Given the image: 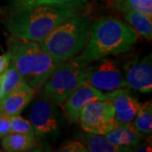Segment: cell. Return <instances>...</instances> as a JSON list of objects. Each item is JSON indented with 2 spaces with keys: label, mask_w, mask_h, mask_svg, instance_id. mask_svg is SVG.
<instances>
[{
  "label": "cell",
  "mask_w": 152,
  "mask_h": 152,
  "mask_svg": "<svg viewBox=\"0 0 152 152\" xmlns=\"http://www.w3.org/2000/svg\"><path fill=\"white\" fill-rule=\"evenodd\" d=\"M10 53L8 51L6 52L5 53L0 55V75L3 74L5 71V69L10 64Z\"/></svg>",
  "instance_id": "24"
},
{
  "label": "cell",
  "mask_w": 152,
  "mask_h": 152,
  "mask_svg": "<svg viewBox=\"0 0 152 152\" xmlns=\"http://www.w3.org/2000/svg\"><path fill=\"white\" fill-rule=\"evenodd\" d=\"M8 52L11 61L34 90L42 86L64 62L57 61L44 52L37 42L10 37Z\"/></svg>",
  "instance_id": "3"
},
{
  "label": "cell",
  "mask_w": 152,
  "mask_h": 152,
  "mask_svg": "<svg viewBox=\"0 0 152 152\" xmlns=\"http://www.w3.org/2000/svg\"><path fill=\"white\" fill-rule=\"evenodd\" d=\"M89 65L82 55L64 62L42 86V97L60 106L78 87L86 84Z\"/></svg>",
  "instance_id": "5"
},
{
  "label": "cell",
  "mask_w": 152,
  "mask_h": 152,
  "mask_svg": "<svg viewBox=\"0 0 152 152\" xmlns=\"http://www.w3.org/2000/svg\"><path fill=\"white\" fill-rule=\"evenodd\" d=\"M58 151L62 152H87L86 147L80 140H71L61 146Z\"/></svg>",
  "instance_id": "22"
},
{
  "label": "cell",
  "mask_w": 152,
  "mask_h": 152,
  "mask_svg": "<svg viewBox=\"0 0 152 152\" xmlns=\"http://www.w3.org/2000/svg\"><path fill=\"white\" fill-rule=\"evenodd\" d=\"M87 0H11L10 10L38 5H85Z\"/></svg>",
  "instance_id": "19"
},
{
  "label": "cell",
  "mask_w": 152,
  "mask_h": 152,
  "mask_svg": "<svg viewBox=\"0 0 152 152\" xmlns=\"http://www.w3.org/2000/svg\"><path fill=\"white\" fill-rule=\"evenodd\" d=\"M34 94L35 90L29 85L20 87L3 97L0 101V111L11 117L20 115L32 101Z\"/></svg>",
  "instance_id": "12"
},
{
  "label": "cell",
  "mask_w": 152,
  "mask_h": 152,
  "mask_svg": "<svg viewBox=\"0 0 152 152\" xmlns=\"http://www.w3.org/2000/svg\"><path fill=\"white\" fill-rule=\"evenodd\" d=\"M99 99L104 100L107 97L102 91L88 84H84L71 93L61 105H63V112L67 119L75 123L78 122L79 115L83 107L88 102Z\"/></svg>",
  "instance_id": "9"
},
{
  "label": "cell",
  "mask_w": 152,
  "mask_h": 152,
  "mask_svg": "<svg viewBox=\"0 0 152 152\" xmlns=\"http://www.w3.org/2000/svg\"><path fill=\"white\" fill-rule=\"evenodd\" d=\"M114 7L122 13L134 10L152 17V0H116Z\"/></svg>",
  "instance_id": "20"
},
{
  "label": "cell",
  "mask_w": 152,
  "mask_h": 152,
  "mask_svg": "<svg viewBox=\"0 0 152 152\" xmlns=\"http://www.w3.org/2000/svg\"><path fill=\"white\" fill-rule=\"evenodd\" d=\"M12 117L9 114L0 111V140L10 133Z\"/></svg>",
  "instance_id": "23"
},
{
  "label": "cell",
  "mask_w": 152,
  "mask_h": 152,
  "mask_svg": "<svg viewBox=\"0 0 152 152\" xmlns=\"http://www.w3.org/2000/svg\"><path fill=\"white\" fill-rule=\"evenodd\" d=\"M78 122L86 133L105 135L118 124L115 120V109L108 99L91 101L83 107Z\"/></svg>",
  "instance_id": "6"
},
{
  "label": "cell",
  "mask_w": 152,
  "mask_h": 152,
  "mask_svg": "<svg viewBox=\"0 0 152 152\" xmlns=\"http://www.w3.org/2000/svg\"><path fill=\"white\" fill-rule=\"evenodd\" d=\"M138 40V33L126 21L104 16L91 23L89 40L82 57L87 64L130 51Z\"/></svg>",
  "instance_id": "2"
},
{
  "label": "cell",
  "mask_w": 152,
  "mask_h": 152,
  "mask_svg": "<svg viewBox=\"0 0 152 152\" xmlns=\"http://www.w3.org/2000/svg\"><path fill=\"white\" fill-rule=\"evenodd\" d=\"M106 96L113 104L115 120L118 125L132 123L143 104L133 96L129 90L124 88L106 93Z\"/></svg>",
  "instance_id": "10"
},
{
  "label": "cell",
  "mask_w": 152,
  "mask_h": 152,
  "mask_svg": "<svg viewBox=\"0 0 152 152\" xmlns=\"http://www.w3.org/2000/svg\"><path fill=\"white\" fill-rule=\"evenodd\" d=\"M37 136L32 134L9 133L1 140V146L4 151H28L37 145Z\"/></svg>",
  "instance_id": "14"
},
{
  "label": "cell",
  "mask_w": 152,
  "mask_h": 152,
  "mask_svg": "<svg viewBox=\"0 0 152 152\" xmlns=\"http://www.w3.org/2000/svg\"><path fill=\"white\" fill-rule=\"evenodd\" d=\"M0 151H1V150H0Z\"/></svg>",
  "instance_id": "27"
},
{
  "label": "cell",
  "mask_w": 152,
  "mask_h": 152,
  "mask_svg": "<svg viewBox=\"0 0 152 152\" xmlns=\"http://www.w3.org/2000/svg\"><path fill=\"white\" fill-rule=\"evenodd\" d=\"M85 5H38L11 10L6 28L14 37L39 42Z\"/></svg>",
  "instance_id": "1"
},
{
  "label": "cell",
  "mask_w": 152,
  "mask_h": 152,
  "mask_svg": "<svg viewBox=\"0 0 152 152\" xmlns=\"http://www.w3.org/2000/svg\"><path fill=\"white\" fill-rule=\"evenodd\" d=\"M123 14L126 22L134 29L136 32L147 40H151L152 17L134 10L125 11Z\"/></svg>",
  "instance_id": "16"
},
{
  "label": "cell",
  "mask_w": 152,
  "mask_h": 152,
  "mask_svg": "<svg viewBox=\"0 0 152 152\" xmlns=\"http://www.w3.org/2000/svg\"><path fill=\"white\" fill-rule=\"evenodd\" d=\"M105 136L115 145L130 150L134 147L138 146L142 140V137L136 130L133 122L117 126L113 130L105 134Z\"/></svg>",
  "instance_id": "13"
},
{
  "label": "cell",
  "mask_w": 152,
  "mask_h": 152,
  "mask_svg": "<svg viewBox=\"0 0 152 152\" xmlns=\"http://www.w3.org/2000/svg\"><path fill=\"white\" fill-rule=\"evenodd\" d=\"M102 1H107V0H102Z\"/></svg>",
  "instance_id": "26"
},
{
  "label": "cell",
  "mask_w": 152,
  "mask_h": 152,
  "mask_svg": "<svg viewBox=\"0 0 152 152\" xmlns=\"http://www.w3.org/2000/svg\"><path fill=\"white\" fill-rule=\"evenodd\" d=\"M86 84L101 91H113L127 87L124 75L118 64L107 57L99 59L94 65H89Z\"/></svg>",
  "instance_id": "7"
},
{
  "label": "cell",
  "mask_w": 152,
  "mask_h": 152,
  "mask_svg": "<svg viewBox=\"0 0 152 152\" xmlns=\"http://www.w3.org/2000/svg\"><path fill=\"white\" fill-rule=\"evenodd\" d=\"M125 80L127 87L142 93L152 91V59L148 55L140 60H135L126 68Z\"/></svg>",
  "instance_id": "11"
},
{
  "label": "cell",
  "mask_w": 152,
  "mask_h": 152,
  "mask_svg": "<svg viewBox=\"0 0 152 152\" xmlns=\"http://www.w3.org/2000/svg\"><path fill=\"white\" fill-rule=\"evenodd\" d=\"M0 82L4 96L19 88L27 85L24 77L17 69L12 61H10L5 71L0 75Z\"/></svg>",
  "instance_id": "17"
},
{
  "label": "cell",
  "mask_w": 152,
  "mask_h": 152,
  "mask_svg": "<svg viewBox=\"0 0 152 152\" xmlns=\"http://www.w3.org/2000/svg\"><path fill=\"white\" fill-rule=\"evenodd\" d=\"M91 152H124L132 151L130 149L112 144L105 135L86 133L80 137V140Z\"/></svg>",
  "instance_id": "15"
},
{
  "label": "cell",
  "mask_w": 152,
  "mask_h": 152,
  "mask_svg": "<svg viewBox=\"0 0 152 152\" xmlns=\"http://www.w3.org/2000/svg\"><path fill=\"white\" fill-rule=\"evenodd\" d=\"M10 133L20 134H35V131L32 124L29 120L25 119L20 115L13 116L11 119Z\"/></svg>",
  "instance_id": "21"
},
{
  "label": "cell",
  "mask_w": 152,
  "mask_h": 152,
  "mask_svg": "<svg viewBox=\"0 0 152 152\" xmlns=\"http://www.w3.org/2000/svg\"><path fill=\"white\" fill-rule=\"evenodd\" d=\"M4 97V93H3V91H2V86H1V82H0V101L3 99Z\"/></svg>",
  "instance_id": "25"
},
{
  "label": "cell",
  "mask_w": 152,
  "mask_h": 152,
  "mask_svg": "<svg viewBox=\"0 0 152 152\" xmlns=\"http://www.w3.org/2000/svg\"><path fill=\"white\" fill-rule=\"evenodd\" d=\"M91 26V21L88 15L80 13L62 22L37 42L53 58L65 62L86 48Z\"/></svg>",
  "instance_id": "4"
},
{
  "label": "cell",
  "mask_w": 152,
  "mask_h": 152,
  "mask_svg": "<svg viewBox=\"0 0 152 152\" xmlns=\"http://www.w3.org/2000/svg\"><path fill=\"white\" fill-rule=\"evenodd\" d=\"M136 130L142 138L151 134L152 131V104L151 102L142 104L133 121Z\"/></svg>",
  "instance_id": "18"
},
{
  "label": "cell",
  "mask_w": 152,
  "mask_h": 152,
  "mask_svg": "<svg viewBox=\"0 0 152 152\" xmlns=\"http://www.w3.org/2000/svg\"><path fill=\"white\" fill-rule=\"evenodd\" d=\"M53 103L42 97L33 103L30 112V122L36 136L54 137L59 133V113Z\"/></svg>",
  "instance_id": "8"
}]
</instances>
